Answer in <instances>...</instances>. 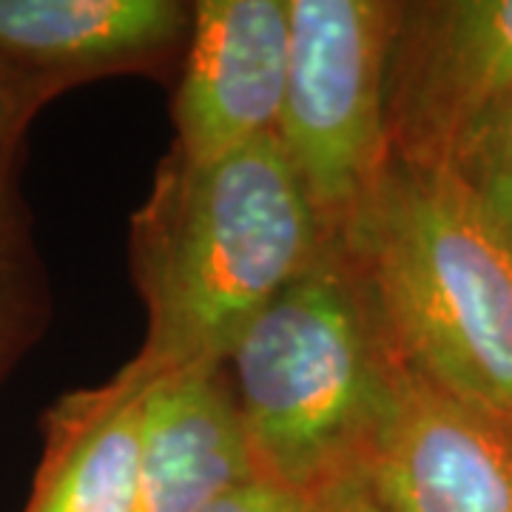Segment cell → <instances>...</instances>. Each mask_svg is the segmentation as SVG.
<instances>
[{
  "mask_svg": "<svg viewBox=\"0 0 512 512\" xmlns=\"http://www.w3.org/2000/svg\"><path fill=\"white\" fill-rule=\"evenodd\" d=\"M512 100V0L410 3L387 69L393 157L450 165Z\"/></svg>",
  "mask_w": 512,
  "mask_h": 512,
  "instance_id": "5",
  "label": "cell"
},
{
  "mask_svg": "<svg viewBox=\"0 0 512 512\" xmlns=\"http://www.w3.org/2000/svg\"><path fill=\"white\" fill-rule=\"evenodd\" d=\"M339 239L404 365L512 427V248L456 171L390 154Z\"/></svg>",
  "mask_w": 512,
  "mask_h": 512,
  "instance_id": "3",
  "label": "cell"
},
{
  "mask_svg": "<svg viewBox=\"0 0 512 512\" xmlns=\"http://www.w3.org/2000/svg\"><path fill=\"white\" fill-rule=\"evenodd\" d=\"M177 0H0V63L43 100L69 83L146 72L188 37Z\"/></svg>",
  "mask_w": 512,
  "mask_h": 512,
  "instance_id": "8",
  "label": "cell"
},
{
  "mask_svg": "<svg viewBox=\"0 0 512 512\" xmlns=\"http://www.w3.org/2000/svg\"><path fill=\"white\" fill-rule=\"evenodd\" d=\"M228 362L259 476L319 495L362 481L404 359L342 239H325Z\"/></svg>",
  "mask_w": 512,
  "mask_h": 512,
  "instance_id": "2",
  "label": "cell"
},
{
  "mask_svg": "<svg viewBox=\"0 0 512 512\" xmlns=\"http://www.w3.org/2000/svg\"><path fill=\"white\" fill-rule=\"evenodd\" d=\"M336 512H379V510H376L373 498L367 495L365 481H353V484H348V487L339 493Z\"/></svg>",
  "mask_w": 512,
  "mask_h": 512,
  "instance_id": "15",
  "label": "cell"
},
{
  "mask_svg": "<svg viewBox=\"0 0 512 512\" xmlns=\"http://www.w3.org/2000/svg\"><path fill=\"white\" fill-rule=\"evenodd\" d=\"M288 49V0L194 3L174 97V151L208 163L276 134Z\"/></svg>",
  "mask_w": 512,
  "mask_h": 512,
  "instance_id": "7",
  "label": "cell"
},
{
  "mask_svg": "<svg viewBox=\"0 0 512 512\" xmlns=\"http://www.w3.org/2000/svg\"><path fill=\"white\" fill-rule=\"evenodd\" d=\"M325 239L276 134L208 163L171 151L131 220V271L148 313L134 359L151 373L225 365Z\"/></svg>",
  "mask_w": 512,
  "mask_h": 512,
  "instance_id": "1",
  "label": "cell"
},
{
  "mask_svg": "<svg viewBox=\"0 0 512 512\" xmlns=\"http://www.w3.org/2000/svg\"><path fill=\"white\" fill-rule=\"evenodd\" d=\"M402 3L288 0L291 49L276 137L328 237L345 231L390 160L387 69Z\"/></svg>",
  "mask_w": 512,
  "mask_h": 512,
  "instance_id": "4",
  "label": "cell"
},
{
  "mask_svg": "<svg viewBox=\"0 0 512 512\" xmlns=\"http://www.w3.org/2000/svg\"><path fill=\"white\" fill-rule=\"evenodd\" d=\"M339 493H308V490H296V487H288L274 478L254 476L237 484L234 490L222 493L202 512H336Z\"/></svg>",
  "mask_w": 512,
  "mask_h": 512,
  "instance_id": "13",
  "label": "cell"
},
{
  "mask_svg": "<svg viewBox=\"0 0 512 512\" xmlns=\"http://www.w3.org/2000/svg\"><path fill=\"white\" fill-rule=\"evenodd\" d=\"M43 311L37 262L12 174L0 177V376L35 336Z\"/></svg>",
  "mask_w": 512,
  "mask_h": 512,
  "instance_id": "11",
  "label": "cell"
},
{
  "mask_svg": "<svg viewBox=\"0 0 512 512\" xmlns=\"http://www.w3.org/2000/svg\"><path fill=\"white\" fill-rule=\"evenodd\" d=\"M40 103H46V100L32 86H26L18 74L9 72L0 63V177L12 174L20 131L29 123V117L35 114Z\"/></svg>",
  "mask_w": 512,
  "mask_h": 512,
  "instance_id": "14",
  "label": "cell"
},
{
  "mask_svg": "<svg viewBox=\"0 0 512 512\" xmlns=\"http://www.w3.org/2000/svg\"><path fill=\"white\" fill-rule=\"evenodd\" d=\"M362 481L379 512H512V427L404 365Z\"/></svg>",
  "mask_w": 512,
  "mask_h": 512,
  "instance_id": "6",
  "label": "cell"
},
{
  "mask_svg": "<svg viewBox=\"0 0 512 512\" xmlns=\"http://www.w3.org/2000/svg\"><path fill=\"white\" fill-rule=\"evenodd\" d=\"M484 217L512 248V100L481 126L450 163Z\"/></svg>",
  "mask_w": 512,
  "mask_h": 512,
  "instance_id": "12",
  "label": "cell"
},
{
  "mask_svg": "<svg viewBox=\"0 0 512 512\" xmlns=\"http://www.w3.org/2000/svg\"><path fill=\"white\" fill-rule=\"evenodd\" d=\"M259 476L225 365L154 373L134 512H202Z\"/></svg>",
  "mask_w": 512,
  "mask_h": 512,
  "instance_id": "9",
  "label": "cell"
},
{
  "mask_svg": "<svg viewBox=\"0 0 512 512\" xmlns=\"http://www.w3.org/2000/svg\"><path fill=\"white\" fill-rule=\"evenodd\" d=\"M151 379L154 373L131 359L109 382L52 407L26 512H134Z\"/></svg>",
  "mask_w": 512,
  "mask_h": 512,
  "instance_id": "10",
  "label": "cell"
}]
</instances>
